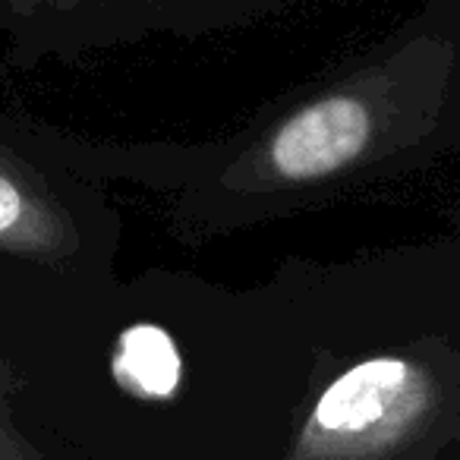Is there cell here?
Listing matches in <instances>:
<instances>
[{
  "label": "cell",
  "instance_id": "1",
  "mask_svg": "<svg viewBox=\"0 0 460 460\" xmlns=\"http://www.w3.org/2000/svg\"><path fill=\"white\" fill-rule=\"evenodd\" d=\"M445 413L435 372L413 357H372L341 372L309 410L288 460H403Z\"/></svg>",
  "mask_w": 460,
  "mask_h": 460
},
{
  "label": "cell",
  "instance_id": "4",
  "mask_svg": "<svg viewBox=\"0 0 460 460\" xmlns=\"http://www.w3.org/2000/svg\"><path fill=\"white\" fill-rule=\"evenodd\" d=\"M180 353L158 325H133L114 350V376L136 397H171L180 385Z\"/></svg>",
  "mask_w": 460,
  "mask_h": 460
},
{
  "label": "cell",
  "instance_id": "5",
  "mask_svg": "<svg viewBox=\"0 0 460 460\" xmlns=\"http://www.w3.org/2000/svg\"><path fill=\"white\" fill-rule=\"evenodd\" d=\"M0 460H48L35 451L32 441H26L16 432L13 420H10L4 403H0Z\"/></svg>",
  "mask_w": 460,
  "mask_h": 460
},
{
  "label": "cell",
  "instance_id": "3",
  "mask_svg": "<svg viewBox=\"0 0 460 460\" xmlns=\"http://www.w3.org/2000/svg\"><path fill=\"white\" fill-rule=\"evenodd\" d=\"M76 246L66 211L32 171L0 148V250L58 259Z\"/></svg>",
  "mask_w": 460,
  "mask_h": 460
},
{
  "label": "cell",
  "instance_id": "2",
  "mask_svg": "<svg viewBox=\"0 0 460 460\" xmlns=\"http://www.w3.org/2000/svg\"><path fill=\"white\" fill-rule=\"evenodd\" d=\"M376 136L369 102L350 92L319 98L290 114L265 139L259 183H315L350 167Z\"/></svg>",
  "mask_w": 460,
  "mask_h": 460
}]
</instances>
